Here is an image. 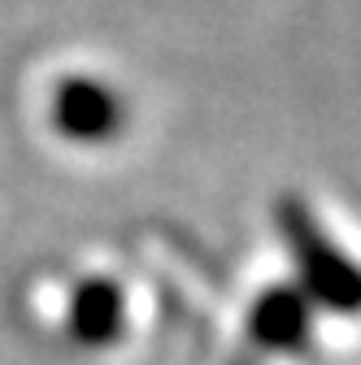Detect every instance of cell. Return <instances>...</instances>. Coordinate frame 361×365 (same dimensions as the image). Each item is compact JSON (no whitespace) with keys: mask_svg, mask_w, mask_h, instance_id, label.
Instances as JSON below:
<instances>
[{"mask_svg":"<svg viewBox=\"0 0 361 365\" xmlns=\"http://www.w3.org/2000/svg\"><path fill=\"white\" fill-rule=\"evenodd\" d=\"M49 118H53V130L70 144H113L118 135L126 130V101L122 91L109 87L105 78H92V74H70L53 87V101H49Z\"/></svg>","mask_w":361,"mask_h":365,"instance_id":"7a4b0ae2","label":"cell"},{"mask_svg":"<svg viewBox=\"0 0 361 365\" xmlns=\"http://www.w3.org/2000/svg\"><path fill=\"white\" fill-rule=\"evenodd\" d=\"M248 335L265 352H305L313 335V304L300 287L275 283L248 309Z\"/></svg>","mask_w":361,"mask_h":365,"instance_id":"3957f363","label":"cell"},{"mask_svg":"<svg viewBox=\"0 0 361 365\" xmlns=\"http://www.w3.org/2000/svg\"><path fill=\"white\" fill-rule=\"evenodd\" d=\"M66 331L83 348H109L126 331V292L113 279H83L66 304Z\"/></svg>","mask_w":361,"mask_h":365,"instance_id":"277c9868","label":"cell"},{"mask_svg":"<svg viewBox=\"0 0 361 365\" xmlns=\"http://www.w3.org/2000/svg\"><path fill=\"white\" fill-rule=\"evenodd\" d=\"M275 222L309 304L331 313H361V265L327 235L313 209L300 196H283L275 205Z\"/></svg>","mask_w":361,"mask_h":365,"instance_id":"6da1fadb","label":"cell"}]
</instances>
